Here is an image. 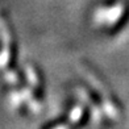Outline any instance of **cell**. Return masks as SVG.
Listing matches in <instances>:
<instances>
[{
	"label": "cell",
	"mask_w": 129,
	"mask_h": 129,
	"mask_svg": "<svg viewBox=\"0 0 129 129\" xmlns=\"http://www.w3.org/2000/svg\"><path fill=\"white\" fill-rule=\"evenodd\" d=\"M80 69H82V71H83V74L86 75V78L88 79V82L93 86V88L96 90V92L99 93V95H100V99H102V102H103V107H104L105 113L108 115L109 119L117 120V119L120 117L119 108H117V105L113 103L112 96H111L109 91L107 90V87L103 84V82L99 79L98 75L93 74L88 67H86L84 64H82Z\"/></svg>",
	"instance_id": "cell-1"
},
{
	"label": "cell",
	"mask_w": 129,
	"mask_h": 129,
	"mask_svg": "<svg viewBox=\"0 0 129 129\" xmlns=\"http://www.w3.org/2000/svg\"><path fill=\"white\" fill-rule=\"evenodd\" d=\"M124 12V4H116L111 8H100L95 15V20L100 24H108L113 25V22H117V20L121 17Z\"/></svg>",
	"instance_id": "cell-2"
},
{
	"label": "cell",
	"mask_w": 129,
	"mask_h": 129,
	"mask_svg": "<svg viewBox=\"0 0 129 129\" xmlns=\"http://www.w3.org/2000/svg\"><path fill=\"white\" fill-rule=\"evenodd\" d=\"M2 33H3V44H4V49H3V58H2V64L3 67L7 66V62H8V58H9V42H11V34L8 33V28L7 24H5V20H2Z\"/></svg>",
	"instance_id": "cell-3"
},
{
	"label": "cell",
	"mask_w": 129,
	"mask_h": 129,
	"mask_svg": "<svg viewBox=\"0 0 129 129\" xmlns=\"http://www.w3.org/2000/svg\"><path fill=\"white\" fill-rule=\"evenodd\" d=\"M82 113H83V109H82V107H75L71 113H70V119H71V121H78L80 119Z\"/></svg>",
	"instance_id": "cell-4"
}]
</instances>
